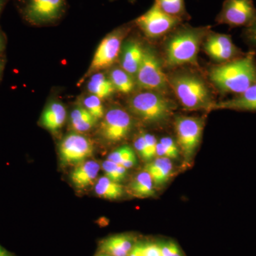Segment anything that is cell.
Returning a JSON list of instances; mask_svg holds the SVG:
<instances>
[{
    "instance_id": "24",
    "label": "cell",
    "mask_w": 256,
    "mask_h": 256,
    "mask_svg": "<svg viewBox=\"0 0 256 256\" xmlns=\"http://www.w3.org/2000/svg\"><path fill=\"white\" fill-rule=\"evenodd\" d=\"M108 77L116 89V92L121 94H131L137 86L134 77L127 73L121 67H114L111 68Z\"/></svg>"
},
{
    "instance_id": "32",
    "label": "cell",
    "mask_w": 256,
    "mask_h": 256,
    "mask_svg": "<svg viewBox=\"0 0 256 256\" xmlns=\"http://www.w3.org/2000/svg\"><path fill=\"white\" fill-rule=\"evenodd\" d=\"M242 36L249 46L256 50V18L252 24L244 28Z\"/></svg>"
},
{
    "instance_id": "39",
    "label": "cell",
    "mask_w": 256,
    "mask_h": 256,
    "mask_svg": "<svg viewBox=\"0 0 256 256\" xmlns=\"http://www.w3.org/2000/svg\"><path fill=\"white\" fill-rule=\"evenodd\" d=\"M96 256H110L107 255V254H104V252H99L98 254H97Z\"/></svg>"
},
{
    "instance_id": "29",
    "label": "cell",
    "mask_w": 256,
    "mask_h": 256,
    "mask_svg": "<svg viewBox=\"0 0 256 256\" xmlns=\"http://www.w3.org/2000/svg\"><path fill=\"white\" fill-rule=\"evenodd\" d=\"M144 142H146V153H144V161H152L153 158L156 156V140L154 136L150 133L144 132Z\"/></svg>"
},
{
    "instance_id": "37",
    "label": "cell",
    "mask_w": 256,
    "mask_h": 256,
    "mask_svg": "<svg viewBox=\"0 0 256 256\" xmlns=\"http://www.w3.org/2000/svg\"><path fill=\"white\" fill-rule=\"evenodd\" d=\"M3 48H4V42H3L2 38L0 35V53L2 52Z\"/></svg>"
},
{
    "instance_id": "36",
    "label": "cell",
    "mask_w": 256,
    "mask_h": 256,
    "mask_svg": "<svg viewBox=\"0 0 256 256\" xmlns=\"http://www.w3.org/2000/svg\"><path fill=\"white\" fill-rule=\"evenodd\" d=\"M0 256H18L0 245Z\"/></svg>"
},
{
    "instance_id": "3",
    "label": "cell",
    "mask_w": 256,
    "mask_h": 256,
    "mask_svg": "<svg viewBox=\"0 0 256 256\" xmlns=\"http://www.w3.org/2000/svg\"><path fill=\"white\" fill-rule=\"evenodd\" d=\"M170 88L188 110H214L216 102L206 82L198 74L178 69L168 76Z\"/></svg>"
},
{
    "instance_id": "16",
    "label": "cell",
    "mask_w": 256,
    "mask_h": 256,
    "mask_svg": "<svg viewBox=\"0 0 256 256\" xmlns=\"http://www.w3.org/2000/svg\"><path fill=\"white\" fill-rule=\"evenodd\" d=\"M67 119V110L60 101L52 100L45 106L40 124L52 133H56L63 128Z\"/></svg>"
},
{
    "instance_id": "2",
    "label": "cell",
    "mask_w": 256,
    "mask_h": 256,
    "mask_svg": "<svg viewBox=\"0 0 256 256\" xmlns=\"http://www.w3.org/2000/svg\"><path fill=\"white\" fill-rule=\"evenodd\" d=\"M210 31V26L178 25L170 32L164 42V60L166 66L176 68L186 64H196L200 48Z\"/></svg>"
},
{
    "instance_id": "9",
    "label": "cell",
    "mask_w": 256,
    "mask_h": 256,
    "mask_svg": "<svg viewBox=\"0 0 256 256\" xmlns=\"http://www.w3.org/2000/svg\"><path fill=\"white\" fill-rule=\"evenodd\" d=\"M66 8V0H26L23 14L28 22L43 26L60 21Z\"/></svg>"
},
{
    "instance_id": "27",
    "label": "cell",
    "mask_w": 256,
    "mask_h": 256,
    "mask_svg": "<svg viewBox=\"0 0 256 256\" xmlns=\"http://www.w3.org/2000/svg\"><path fill=\"white\" fill-rule=\"evenodd\" d=\"M80 105L82 106L89 114H92L98 121L102 119L106 114L102 100L92 94H88L82 97Z\"/></svg>"
},
{
    "instance_id": "25",
    "label": "cell",
    "mask_w": 256,
    "mask_h": 256,
    "mask_svg": "<svg viewBox=\"0 0 256 256\" xmlns=\"http://www.w3.org/2000/svg\"><path fill=\"white\" fill-rule=\"evenodd\" d=\"M107 160L129 170L138 164L136 151L129 146H122L114 150L108 156Z\"/></svg>"
},
{
    "instance_id": "23",
    "label": "cell",
    "mask_w": 256,
    "mask_h": 256,
    "mask_svg": "<svg viewBox=\"0 0 256 256\" xmlns=\"http://www.w3.org/2000/svg\"><path fill=\"white\" fill-rule=\"evenodd\" d=\"M94 188L98 196L108 200H118L124 192V186L120 183L112 181L106 175L98 178Z\"/></svg>"
},
{
    "instance_id": "21",
    "label": "cell",
    "mask_w": 256,
    "mask_h": 256,
    "mask_svg": "<svg viewBox=\"0 0 256 256\" xmlns=\"http://www.w3.org/2000/svg\"><path fill=\"white\" fill-rule=\"evenodd\" d=\"M128 192L130 194L138 198L154 196V185L150 175L144 170L138 173L128 185Z\"/></svg>"
},
{
    "instance_id": "11",
    "label": "cell",
    "mask_w": 256,
    "mask_h": 256,
    "mask_svg": "<svg viewBox=\"0 0 256 256\" xmlns=\"http://www.w3.org/2000/svg\"><path fill=\"white\" fill-rule=\"evenodd\" d=\"M132 128L133 120L130 112L120 107H112L104 114L99 132L106 142L114 144L126 140Z\"/></svg>"
},
{
    "instance_id": "28",
    "label": "cell",
    "mask_w": 256,
    "mask_h": 256,
    "mask_svg": "<svg viewBox=\"0 0 256 256\" xmlns=\"http://www.w3.org/2000/svg\"><path fill=\"white\" fill-rule=\"evenodd\" d=\"M104 174L112 181L120 183L127 175L128 170L124 166L106 160L101 164Z\"/></svg>"
},
{
    "instance_id": "10",
    "label": "cell",
    "mask_w": 256,
    "mask_h": 256,
    "mask_svg": "<svg viewBox=\"0 0 256 256\" xmlns=\"http://www.w3.org/2000/svg\"><path fill=\"white\" fill-rule=\"evenodd\" d=\"M94 152V142L84 134L72 132L62 138L58 154L62 164L76 166L88 160Z\"/></svg>"
},
{
    "instance_id": "33",
    "label": "cell",
    "mask_w": 256,
    "mask_h": 256,
    "mask_svg": "<svg viewBox=\"0 0 256 256\" xmlns=\"http://www.w3.org/2000/svg\"><path fill=\"white\" fill-rule=\"evenodd\" d=\"M143 256H163L160 244L154 242H143Z\"/></svg>"
},
{
    "instance_id": "17",
    "label": "cell",
    "mask_w": 256,
    "mask_h": 256,
    "mask_svg": "<svg viewBox=\"0 0 256 256\" xmlns=\"http://www.w3.org/2000/svg\"><path fill=\"white\" fill-rule=\"evenodd\" d=\"M136 242V238L131 234H116L101 240L99 252L110 256H128Z\"/></svg>"
},
{
    "instance_id": "35",
    "label": "cell",
    "mask_w": 256,
    "mask_h": 256,
    "mask_svg": "<svg viewBox=\"0 0 256 256\" xmlns=\"http://www.w3.org/2000/svg\"><path fill=\"white\" fill-rule=\"evenodd\" d=\"M128 256H143V242H137Z\"/></svg>"
},
{
    "instance_id": "12",
    "label": "cell",
    "mask_w": 256,
    "mask_h": 256,
    "mask_svg": "<svg viewBox=\"0 0 256 256\" xmlns=\"http://www.w3.org/2000/svg\"><path fill=\"white\" fill-rule=\"evenodd\" d=\"M256 18V8L252 0H225L216 22L230 28H247Z\"/></svg>"
},
{
    "instance_id": "8",
    "label": "cell",
    "mask_w": 256,
    "mask_h": 256,
    "mask_svg": "<svg viewBox=\"0 0 256 256\" xmlns=\"http://www.w3.org/2000/svg\"><path fill=\"white\" fill-rule=\"evenodd\" d=\"M182 20L165 13L154 2L146 12L136 18L133 22L150 38L165 36L181 24Z\"/></svg>"
},
{
    "instance_id": "26",
    "label": "cell",
    "mask_w": 256,
    "mask_h": 256,
    "mask_svg": "<svg viewBox=\"0 0 256 256\" xmlns=\"http://www.w3.org/2000/svg\"><path fill=\"white\" fill-rule=\"evenodd\" d=\"M154 2L170 16L180 18L182 21L188 18L184 0H154Z\"/></svg>"
},
{
    "instance_id": "31",
    "label": "cell",
    "mask_w": 256,
    "mask_h": 256,
    "mask_svg": "<svg viewBox=\"0 0 256 256\" xmlns=\"http://www.w3.org/2000/svg\"><path fill=\"white\" fill-rule=\"evenodd\" d=\"M169 153L171 159H178L180 154V150L178 143L170 137L161 138L159 141Z\"/></svg>"
},
{
    "instance_id": "4",
    "label": "cell",
    "mask_w": 256,
    "mask_h": 256,
    "mask_svg": "<svg viewBox=\"0 0 256 256\" xmlns=\"http://www.w3.org/2000/svg\"><path fill=\"white\" fill-rule=\"evenodd\" d=\"M176 105L165 94L142 90L128 100V110L132 116L148 124H165L171 118Z\"/></svg>"
},
{
    "instance_id": "20",
    "label": "cell",
    "mask_w": 256,
    "mask_h": 256,
    "mask_svg": "<svg viewBox=\"0 0 256 256\" xmlns=\"http://www.w3.org/2000/svg\"><path fill=\"white\" fill-rule=\"evenodd\" d=\"M98 120L82 106L74 107L69 116V124L73 132L85 134L95 127Z\"/></svg>"
},
{
    "instance_id": "34",
    "label": "cell",
    "mask_w": 256,
    "mask_h": 256,
    "mask_svg": "<svg viewBox=\"0 0 256 256\" xmlns=\"http://www.w3.org/2000/svg\"><path fill=\"white\" fill-rule=\"evenodd\" d=\"M134 148L139 156L144 159L146 153V142H144V132H140L136 136L134 140Z\"/></svg>"
},
{
    "instance_id": "38",
    "label": "cell",
    "mask_w": 256,
    "mask_h": 256,
    "mask_svg": "<svg viewBox=\"0 0 256 256\" xmlns=\"http://www.w3.org/2000/svg\"><path fill=\"white\" fill-rule=\"evenodd\" d=\"M5 1H6V0H0V14H1L2 10L3 8H4Z\"/></svg>"
},
{
    "instance_id": "40",
    "label": "cell",
    "mask_w": 256,
    "mask_h": 256,
    "mask_svg": "<svg viewBox=\"0 0 256 256\" xmlns=\"http://www.w3.org/2000/svg\"><path fill=\"white\" fill-rule=\"evenodd\" d=\"M2 69H3L2 64V62H0V75H1L2 72Z\"/></svg>"
},
{
    "instance_id": "22",
    "label": "cell",
    "mask_w": 256,
    "mask_h": 256,
    "mask_svg": "<svg viewBox=\"0 0 256 256\" xmlns=\"http://www.w3.org/2000/svg\"><path fill=\"white\" fill-rule=\"evenodd\" d=\"M87 90L88 94L97 96L102 100L108 98L116 92L109 77L100 72L90 76L87 82Z\"/></svg>"
},
{
    "instance_id": "6",
    "label": "cell",
    "mask_w": 256,
    "mask_h": 256,
    "mask_svg": "<svg viewBox=\"0 0 256 256\" xmlns=\"http://www.w3.org/2000/svg\"><path fill=\"white\" fill-rule=\"evenodd\" d=\"M132 28V25L126 24L116 28L104 37L96 48L90 67L85 75L90 77L94 74L110 68L118 60L124 44V38Z\"/></svg>"
},
{
    "instance_id": "5",
    "label": "cell",
    "mask_w": 256,
    "mask_h": 256,
    "mask_svg": "<svg viewBox=\"0 0 256 256\" xmlns=\"http://www.w3.org/2000/svg\"><path fill=\"white\" fill-rule=\"evenodd\" d=\"M134 78L137 86L143 90L163 94L169 90L168 76L163 72L159 56L152 47L144 46L142 62Z\"/></svg>"
},
{
    "instance_id": "15",
    "label": "cell",
    "mask_w": 256,
    "mask_h": 256,
    "mask_svg": "<svg viewBox=\"0 0 256 256\" xmlns=\"http://www.w3.org/2000/svg\"><path fill=\"white\" fill-rule=\"evenodd\" d=\"M144 50L137 40H128L122 44L119 56L120 67L134 78L142 62Z\"/></svg>"
},
{
    "instance_id": "13",
    "label": "cell",
    "mask_w": 256,
    "mask_h": 256,
    "mask_svg": "<svg viewBox=\"0 0 256 256\" xmlns=\"http://www.w3.org/2000/svg\"><path fill=\"white\" fill-rule=\"evenodd\" d=\"M202 47L212 60L218 64H224L246 54L232 41V36L225 34L210 32Z\"/></svg>"
},
{
    "instance_id": "30",
    "label": "cell",
    "mask_w": 256,
    "mask_h": 256,
    "mask_svg": "<svg viewBox=\"0 0 256 256\" xmlns=\"http://www.w3.org/2000/svg\"><path fill=\"white\" fill-rule=\"evenodd\" d=\"M163 256H184L178 244L172 240L159 242Z\"/></svg>"
},
{
    "instance_id": "41",
    "label": "cell",
    "mask_w": 256,
    "mask_h": 256,
    "mask_svg": "<svg viewBox=\"0 0 256 256\" xmlns=\"http://www.w3.org/2000/svg\"><path fill=\"white\" fill-rule=\"evenodd\" d=\"M112 1H114V0H112ZM130 2H134V0H129Z\"/></svg>"
},
{
    "instance_id": "18",
    "label": "cell",
    "mask_w": 256,
    "mask_h": 256,
    "mask_svg": "<svg viewBox=\"0 0 256 256\" xmlns=\"http://www.w3.org/2000/svg\"><path fill=\"white\" fill-rule=\"evenodd\" d=\"M215 109L256 112V82L240 95L216 102L214 110Z\"/></svg>"
},
{
    "instance_id": "7",
    "label": "cell",
    "mask_w": 256,
    "mask_h": 256,
    "mask_svg": "<svg viewBox=\"0 0 256 256\" xmlns=\"http://www.w3.org/2000/svg\"><path fill=\"white\" fill-rule=\"evenodd\" d=\"M204 120L194 116H178L175 118L174 128L178 144L184 158L190 161L201 142Z\"/></svg>"
},
{
    "instance_id": "14",
    "label": "cell",
    "mask_w": 256,
    "mask_h": 256,
    "mask_svg": "<svg viewBox=\"0 0 256 256\" xmlns=\"http://www.w3.org/2000/svg\"><path fill=\"white\" fill-rule=\"evenodd\" d=\"M101 164L94 160H87L73 170L70 174V182L78 190L94 186L98 178Z\"/></svg>"
},
{
    "instance_id": "1",
    "label": "cell",
    "mask_w": 256,
    "mask_h": 256,
    "mask_svg": "<svg viewBox=\"0 0 256 256\" xmlns=\"http://www.w3.org/2000/svg\"><path fill=\"white\" fill-rule=\"evenodd\" d=\"M208 78L220 92L240 95L256 82L255 52L212 67Z\"/></svg>"
},
{
    "instance_id": "19",
    "label": "cell",
    "mask_w": 256,
    "mask_h": 256,
    "mask_svg": "<svg viewBox=\"0 0 256 256\" xmlns=\"http://www.w3.org/2000/svg\"><path fill=\"white\" fill-rule=\"evenodd\" d=\"M144 170L150 175L154 186H162L172 174V162L169 158H158L149 162L144 166Z\"/></svg>"
}]
</instances>
